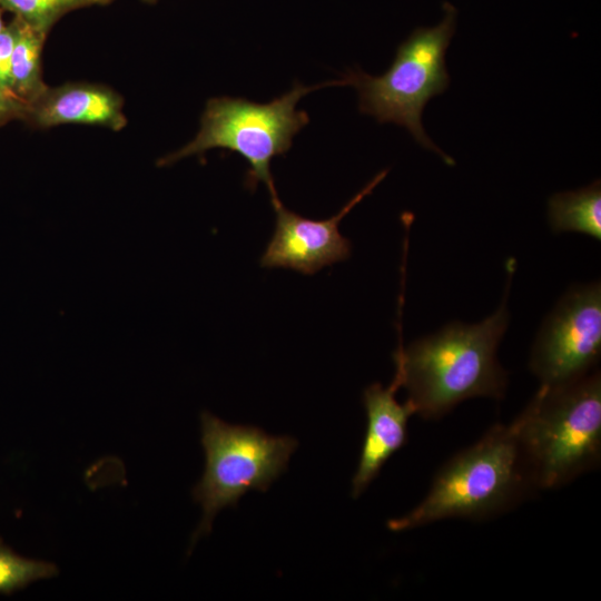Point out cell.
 <instances>
[{
    "label": "cell",
    "instance_id": "5",
    "mask_svg": "<svg viewBox=\"0 0 601 601\" xmlns=\"http://www.w3.org/2000/svg\"><path fill=\"white\" fill-rule=\"evenodd\" d=\"M334 85L304 86L293 89L267 104L243 98L217 97L207 101L197 135L184 147L162 157L159 166H169L183 158L200 155L213 148H224L239 154L249 165L246 184L255 187L263 181L270 195L273 206L280 203L270 173V161L285 155L293 145L294 136L309 122L297 102L308 92Z\"/></svg>",
    "mask_w": 601,
    "mask_h": 601
},
{
    "label": "cell",
    "instance_id": "6",
    "mask_svg": "<svg viewBox=\"0 0 601 601\" xmlns=\"http://www.w3.org/2000/svg\"><path fill=\"white\" fill-rule=\"evenodd\" d=\"M200 424L205 470L193 489V497L203 508V519L190 546L210 533L220 510L235 508L250 490L266 492L286 471L298 446L294 437L269 435L256 426L228 424L207 411L201 413Z\"/></svg>",
    "mask_w": 601,
    "mask_h": 601
},
{
    "label": "cell",
    "instance_id": "8",
    "mask_svg": "<svg viewBox=\"0 0 601 601\" xmlns=\"http://www.w3.org/2000/svg\"><path fill=\"white\" fill-rule=\"evenodd\" d=\"M387 170L374 176L333 217L315 220L305 218L282 203L273 206L276 214L275 230L260 258L266 268H289L313 275L325 266L343 262L351 255V242L344 237L341 220L386 177Z\"/></svg>",
    "mask_w": 601,
    "mask_h": 601
},
{
    "label": "cell",
    "instance_id": "1",
    "mask_svg": "<svg viewBox=\"0 0 601 601\" xmlns=\"http://www.w3.org/2000/svg\"><path fill=\"white\" fill-rule=\"evenodd\" d=\"M514 259L506 263L508 282L496 311L476 324L451 322L434 334L401 343L394 353V381L407 392L414 413L437 420L472 397L501 400L508 372L497 359V347L509 322V289Z\"/></svg>",
    "mask_w": 601,
    "mask_h": 601
},
{
    "label": "cell",
    "instance_id": "13",
    "mask_svg": "<svg viewBox=\"0 0 601 601\" xmlns=\"http://www.w3.org/2000/svg\"><path fill=\"white\" fill-rule=\"evenodd\" d=\"M58 574L55 563L20 555L0 538V594L11 595Z\"/></svg>",
    "mask_w": 601,
    "mask_h": 601
},
{
    "label": "cell",
    "instance_id": "2",
    "mask_svg": "<svg viewBox=\"0 0 601 601\" xmlns=\"http://www.w3.org/2000/svg\"><path fill=\"white\" fill-rule=\"evenodd\" d=\"M532 483L559 487L594 469L601 455V375L540 388L512 422Z\"/></svg>",
    "mask_w": 601,
    "mask_h": 601
},
{
    "label": "cell",
    "instance_id": "12",
    "mask_svg": "<svg viewBox=\"0 0 601 601\" xmlns=\"http://www.w3.org/2000/svg\"><path fill=\"white\" fill-rule=\"evenodd\" d=\"M18 19V35L11 58V91L28 106L48 87L42 80L40 63L47 33Z\"/></svg>",
    "mask_w": 601,
    "mask_h": 601
},
{
    "label": "cell",
    "instance_id": "4",
    "mask_svg": "<svg viewBox=\"0 0 601 601\" xmlns=\"http://www.w3.org/2000/svg\"><path fill=\"white\" fill-rule=\"evenodd\" d=\"M442 9L443 18L439 24L416 28L397 47L385 73L374 77L357 69L349 71L342 81L356 88L361 112L373 116L378 122L406 128L423 148L454 166L455 160L430 139L422 125L426 104L450 85L445 53L455 33L457 11L450 2H444Z\"/></svg>",
    "mask_w": 601,
    "mask_h": 601
},
{
    "label": "cell",
    "instance_id": "7",
    "mask_svg": "<svg viewBox=\"0 0 601 601\" xmlns=\"http://www.w3.org/2000/svg\"><path fill=\"white\" fill-rule=\"evenodd\" d=\"M601 354V284L573 286L545 317L529 366L543 386H559L590 373Z\"/></svg>",
    "mask_w": 601,
    "mask_h": 601
},
{
    "label": "cell",
    "instance_id": "19",
    "mask_svg": "<svg viewBox=\"0 0 601 601\" xmlns=\"http://www.w3.org/2000/svg\"><path fill=\"white\" fill-rule=\"evenodd\" d=\"M142 1L146 2V3H154V2H156L157 0H142Z\"/></svg>",
    "mask_w": 601,
    "mask_h": 601
},
{
    "label": "cell",
    "instance_id": "9",
    "mask_svg": "<svg viewBox=\"0 0 601 601\" xmlns=\"http://www.w3.org/2000/svg\"><path fill=\"white\" fill-rule=\"evenodd\" d=\"M398 384L393 380L384 387L380 383L363 392L367 428L358 466L352 480V496L357 499L378 475L384 464L407 440V422L415 414L412 404L395 398Z\"/></svg>",
    "mask_w": 601,
    "mask_h": 601
},
{
    "label": "cell",
    "instance_id": "14",
    "mask_svg": "<svg viewBox=\"0 0 601 601\" xmlns=\"http://www.w3.org/2000/svg\"><path fill=\"white\" fill-rule=\"evenodd\" d=\"M0 6L45 33L65 14L87 7L85 0H0Z\"/></svg>",
    "mask_w": 601,
    "mask_h": 601
},
{
    "label": "cell",
    "instance_id": "3",
    "mask_svg": "<svg viewBox=\"0 0 601 601\" xmlns=\"http://www.w3.org/2000/svg\"><path fill=\"white\" fill-rule=\"evenodd\" d=\"M534 486L515 427L496 424L436 473L424 500L410 513L387 522L405 531L449 518L483 519L516 503Z\"/></svg>",
    "mask_w": 601,
    "mask_h": 601
},
{
    "label": "cell",
    "instance_id": "11",
    "mask_svg": "<svg viewBox=\"0 0 601 601\" xmlns=\"http://www.w3.org/2000/svg\"><path fill=\"white\" fill-rule=\"evenodd\" d=\"M548 218L554 233H582L600 240V180L577 190L553 194L548 201Z\"/></svg>",
    "mask_w": 601,
    "mask_h": 601
},
{
    "label": "cell",
    "instance_id": "10",
    "mask_svg": "<svg viewBox=\"0 0 601 601\" xmlns=\"http://www.w3.org/2000/svg\"><path fill=\"white\" fill-rule=\"evenodd\" d=\"M26 120L40 128L80 124L121 130L127 125L122 98L105 86L65 83L47 89L30 105Z\"/></svg>",
    "mask_w": 601,
    "mask_h": 601
},
{
    "label": "cell",
    "instance_id": "18",
    "mask_svg": "<svg viewBox=\"0 0 601 601\" xmlns=\"http://www.w3.org/2000/svg\"><path fill=\"white\" fill-rule=\"evenodd\" d=\"M2 10H3V9H2L1 6H0V32H1V30H2V29L4 28V26H6V24L3 23V20H2Z\"/></svg>",
    "mask_w": 601,
    "mask_h": 601
},
{
    "label": "cell",
    "instance_id": "16",
    "mask_svg": "<svg viewBox=\"0 0 601 601\" xmlns=\"http://www.w3.org/2000/svg\"><path fill=\"white\" fill-rule=\"evenodd\" d=\"M28 106L9 90L0 87V125L13 119L26 120Z\"/></svg>",
    "mask_w": 601,
    "mask_h": 601
},
{
    "label": "cell",
    "instance_id": "17",
    "mask_svg": "<svg viewBox=\"0 0 601 601\" xmlns=\"http://www.w3.org/2000/svg\"><path fill=\"white\" fill-rule=\"evenodd\" d=\"M87 6L91 4H107L111 2L112 0H85Z\"/></svg>",
    "mask_w": 601,
    "mask_h": 601
},
{
    "label": "cell",
    "instance_id": "15",
    "mask_svg": "<svg viewBox=\"0 0 601 601\" xmlns=\"http://www.w3.org/2000/svg\"><path fill=\"white\" fill-rule=\"evenodd\" d=\"M17 17L0 32V87L11 91V58L18 35ZM13 93V92H12Z\"/></svg>",
    "mask_w": 601,
    "mask_h": 601
}]
</instances>
